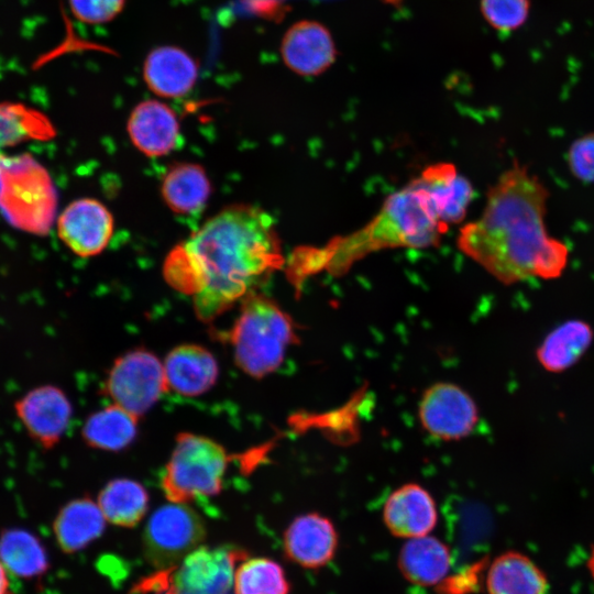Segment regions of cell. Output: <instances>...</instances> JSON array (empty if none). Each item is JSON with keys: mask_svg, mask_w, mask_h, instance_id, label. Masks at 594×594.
<instances>
[{"mask_svg": "<svg viewBox=\"0 0 594 594\" xmlns=\"http://www.w3.org/2000/svg\"><path fill=\"white\" fill-rule=\"evenodd\" d=\"M586 569L592 578V581L594 583V546L592 547L590 553H588V557H587V561H586Z\"/></svg>", "mask_w": 594, "mask_h": 594, "instance_id": "34", "label": "cell"}, {"mask_svg": "<svg viewBox=\"0 0 594 594\" xmlns=\"http://www.w3.org/2000/svg\"><path fill=\"white\" fill-rule=\"evenodd\" d=\"M0 561L9 573L25 581L37 580L50 569L47 551L42 541L21 528L1 531Z\"/></svg>", "mask_w": 594, "mask_h": 594, "instance_id": "24", "label": "cell"}, {"mask_svg": "<svg viewBox=\"0 0 594 594\" xmlns=\"http://www.w3.org/2000/svg\"><path fill=\"white\" fill-rule=\"evenodd\" d=\"M55 130L48 118L22 102H0V150L25 141L51 139Z\"/></svg>", "mask_w": 594, "mask_h": 594, "instance_id": "27", "label": "cell"}, {"mask_svg": "<svg viewBox=\"0 0 594 594\" xmlns=\"http://www.w3.org/2000/svg\"><path fill=\"white\" fill-rule=\"evenodd\" d=\"M418 417L424 430L443 441L471 435L479 424V409L472 396L450 382H438L422 394Z\"/></svg>", "mask_w": 594, "mask_h": 594, "instance_id": "10", "label": "cell"}, {"mask_svg": "<svg viewBox=\"0 0 594 594\" xmlns=\"http://www.w3.org/2000/svg\"><path fill=\"white\" fill-rule=\"evenodd\" d=\"M485 568V561H480L463 571L446 576L438 585L440 594H470L479 588L480 574Z\"/></svg>", "mask_w": 594, "mask_h": 594, "instance_id": "32", "label": "cell"}, {"mask_svg": "<svg viewBox=\"0 0 594 594\" xmlns=\"http://www.w3.org/2000/svg\"><path fill=\"white\" fill-rule=\"evenodd\" d=\"M481 12L497 31L510 32L520 28L529 14V0H481Z\"/></svg>", "mask_w": 594, "mask_h": 594, "instance_id": "29", "label": "cell"}, {"mask_svg": "<svg viewBox=\"0 0 594 594\" xmlns=\"http://www.w3.org/2000/svg\"><path fill=\"white\" fill-rule=\"evenodd\" d=\"M168 389L164 365L146 349L119 356L103 383V393L134 416L146 413Z\"/></svg>", "mask_w": 594, "mask_h": 594, "instance_id": "9", "label": "cell"}, {"mask_svg": "<svg viewBox=\"0 0 594 594\" xmlns=\"http://www.w3.org/2000/svg\"><path fill=\"white\" fill-rule=\"evenodd\" d=\"M286 558L307 570L327 566L339 548V534L330 518L320 513L297 516L283 536Z\"/></svg>", "mask_w": 594, "mask_h": 594, "instance_id": "11", "label": "cell"}, {"mask_svg": "<svg viewBox=\"0 0 594 594\" xmlns=\"http://www.w3.org/2000/svg\"><path fill=\"white\" fill-rule=\"evenodd\" d=\"M284 264L272 217L255 206L233 205L172 251L164 275L174 288L193 296L198 319L210 322Z\"/></svg>", "mask_w": 594, "mask_h": 594, "instance_id": "1", "label": "cell"}, {"mask_svg": "<svg viewBox=\"0 0 594 594\" xmlns=\"http://www.w3.org/2000/svg\"><path fill=\"white\" fill-rule=\"evenodd\" d=\"M143 76L147 87L164 98H180L195 86L198 77L196 61L177 46L152 50L145 58Z\"/></svg>", "mask_w": 594, "mask_h": 594, "instance_id": "18", "label": "cell"}, {"mask_svg": "<svg viewBox=\"0 0 594 594\" xmlns=\"http://www.w3.org/2000/svg\"><path fill=\"white\" fill-rule=\"evenodd\" d=\"M485 586L488 594H546L548 579L528 556L508 550L488 564Z\"/></svg>", "mask_w": 594, "mask_h": 594, "instance_id": "20", "label": "cell"}, {"mask_svg": "<svg viewBox=\"0 0 594 594\" xmlns=\"http://www.w3.org/2000/svg\"><path fill=\"white\" fill-rule=\"evenodd\" d=\"M136 433L138 417L114 404L89 416L82 427L86 443L109 451L127 448Z\"/></svg>", "mask_w": 594, "mask_h": 594, "instance_id": "25", "label": "cell"}, {"mask_svg": "<svg viewBox=\"0 0 594 594\" xmlns=\"http://www.w3.org/2000/svg\"><path fill=\"white\" fill-rule=\"evenodd\" d=\"M9 571L0 561V594H14Z\"/></svg>", "mask_w": 594, "mask_h": 594, "instance_id": "33", "label": "cell"}, {"mask_svg": "<svg viewBox=\"0 0 594 594\" xmlns=\"http://www.w3.org/2000/svg\"><path fill=\"white\" fill-rule=\"evenodd\" d=\"M235 594H289L283 566L268 558L243 560L234 572Z\"/></svg>", "mask_w": 594, "mask_h": 594, "instance_id": "28", "label": "cell"}, {"mask_svg": "<svg viewBox=\"0 0 594 594\" xmlns=\"http://www.w3.org/2000/svg\"><path fill=\"white\" fill-rule=\"evenodd\" d=\"M125 0H68L73 15L87 24L113 20L124 8Z\"/></svg>", "mask_w": 594, "mask_h": 594, "instance_id": "30", "label": "cell"}, {"mask_svg": "<svg viewBox=\"0 0 594 594\" xmlns=\"http://www.w3.org/2000/svg\"><path fill=\"white\" fill-rule=\"evenodd\" d=\"M227 337L237 365L254 378L275 372L287 350L298 341L290 316L273 299L257 293L242 300Z\"/></svg>", "mask_w": 594, "mask_h": 594, "instance_id": "4", "label": "cell"}, {"mask_svg": "<svg viewBox=\"0 0 594 594\" xmlns=\"http://www.w3.org/2000/svg\"><path fill=\"white\" fill-rule=\"evenodd\" d=\"M286 66L301 76H317L336 59V46L328 29L316 21L305 20L292 25L280 45Z\"/></svg>", "mask_w": 594, "mask_h": 594, "instance_id": "15", "label": "cell"}, {"mask_svg": "<svg viewBox=\"0 0 594 594\" xmlns=\"http://www.w3.org/2000/svg\"><path fill=\"white\" fill-rule=\"evenodd\" d=\"M206 538L201 517L189 506L172 503L157 508L143 532L145 560L157 570L177 565Z\"/></svg>", "mask_w": 594, "mask_h": 594, "instance_id": "8", "label": "cell"}, {"mask_svg": "<svg viewBox=\"0 0 594 594\" xmlns=\"http://www.w3.org/2000/svg\"><path fill=\"white\" fill-rule=\"evenodd\" d=\"M105 528L106 518L98 503L87 497L64 505L53 522L56 542L68 554L86 548Z\"/></svg>", "mask_w": 594, "mask_h": 594, "instance_id": "22", "label": "cell"}, {"mask_svg": "<svg viewBox=\"0 0 594 594\" xmlns=\"http://www.w3.org/2000/svg\"><path fill=\"white\" fill-rule=\"evenodd\" d=\"M568 167L583 183H594V132L576 139L568 151Z\"/></svg>", "mask_w": 594, "mask_h": 594, "instance_id": "31", "label": "cell"}, {"mask_svg": "<svg viewBox=\"0 0 594 594\" xmlns=\"http://www.w3.org/2000/svg\"><path fill=\"white\" fill-rule=\"evenodd\" d=\"M128 133L138 150L147 156L169 153L179 139L176 113L158 100L140 102L128 120Z\"/></svg>", "mask_w": 594, "mask_h": 594, "instance_id": "16", "label": "cell"}, {"mask_svg": "<svg viewBox=\"0 0 594 594\" xmlns=\"http://www.w3.org/2000/svg\"><path fill=\"white\" fill-rule=\"evenodd\" d=\"M383 521L387 530L398 538L427 536L438 521L436 502L421 485L404 484L386 498L383 506Z\"/></svg>", "mask_w": 594, "mask_h": 594, "instance_id": "14", "label": "cell"}, {"mask_svg": "<svg viewBox=\"0 0 594 594\" xmlns=\"http://www.w3.org/2000/svg\"><path fill=\"white\" fill-rule=\"evenodd\" d=\"M112 232V215L92 198L70 202L57 220L59 239L73 253L82 257L102 252Z\"/></svg>", "mask_w": 594, "mask_h": 594, "instance_id": "12", "label": "cell"}, {"mask_svg": "<svg viewBox=\"0 0 594 594\" xmlns=\"http://www.w3.org/2000/svg\"><path fill=\"white\" fill-rule=\"evenodd\" d=\"M98 505L106 520L117 526L131 528L145 516L148 509V494L136 481L116 479L101 490Z\"/></svg>", "mask_w": 594, "mask_h": 594, "instance_id": "26", "label": "cell"}, {"mask_svg": "<svg viewBox=\"0 0 594 594\" xmlns=\"http://www.w3.org/2000/svg\"><path fill=\"white\" fill-rule=\"evenodd\" d=\"M211 193L205 169L198 164L182 163L173 166L162 183V195L172 211L188 216L199 212Z\"/></svg>", "mask_w": 594, "mask_h": 594, "instance_id": "23", "label": "cell"}, {"mask_svg": "<svg viewBox=\"0 0 594 594\" xmlns=\"http://www.w3.org/2000/svg\"><path fill=\"white\" fill-rule=\"evenodd\" d=\"M0 209L14 227L45 234L54 220L56 193L47 172L30 156H0Z\"/></svg>", "mask_w": 594, "mask_h": 594, "instance_id": "6", "label": "cell"}, {"mask_svg": "<svg viewBox=\"0 0 594 594\" xmlns=\"http://www.w3.org/2000/svg\"><path fill=\"white\" fill-rule=\"evenodd\" d=\"M452 562L450 548L429 535L407 539L397 558L400 574L418 586L438 585L449 574Z\"/></svg>", "mask_w": 594, "mask_h": 594, "instance_id": "19", "label": "cell"}, {"mask_svg": "<svg viewBox=\"0 0 594 594\" xmlns=\"http://www.w3.org/2000/svg\"><path fill=\"white\" fill-rule=\"evenodd\" d=\"M30 437L42 448H53L65 433L73 414L65 393L55 386L35 387L14 405Z\"/></svg>", "mask_w": 594, "mask_h": 594, "instance_id": "13", "label": "cell"}, {"mask_svg": "<svg viewBox=\"0 0 594 594\" xmlns=\"http://www.w3.org/2000/svg\"><path fill=\"white\" fill-rule=\"evenodd\" d=\"M550 193L517 160L488 189L483 212L459 233V249L504 285L554 279L569 261L564 242L547 232Z\"/></svg>", "mask_w": 594, "mask_h": 594, "instance_id": "3", "label": "cell"}, {"mask_svg": "<svg viewBox=\"0 0 594 594\" xmlns=\"http://www.w3.org/2000/svg\"><path fill=\"white\" fill-rule=\"evenodd\" d=\"M594 331L581 319H570L550 331L536 350L541 367L549 373H562L575 365L590 349Z\"/></svg>", "mask_w": 594, "mask_h": 594, "instance_id": "21", "label": "cell"}, {"mask_svg": "<svg viewBox=\"0 0 594 594\" xmlns=\"http://www.w3.org/2000/svg\"><path fill=\"white\" fill-rule=\"evenodd\" d=\"M473 195V186L454 165H430L392 194L363 228L323 246L298 249L289 260V276L298 283L320 272L341 275L380 250L433 246L451 224L462 221Z\"/></svg>", "mask_w": 594, "mask_h": 594, "instance_id": "2", "label": "cell"}, {"mask_svg": "<svg viewBox=\"0 0 594 594\" xmlns=\"http://www.w3.org/2000/svg\"><path fill=\"white\" fill-rule=\"evenodd\" d=\"M163 365L168 389L186 397L199 396L209 391L216 384L219 373L212 353L197 344L174 348Z\"/></svg>", "mask_w": 594, "mask_h": 594, "instance_id": "17", "label": "cell"}, {"mask_svg": "<svg viewBox=\"0 0 594 594\" xmlns=\"http://www.w3.org/2000/svg\"><path fill=\"white\" fill-rule=\"evenodd\" d=\"M246 559L242 549L229 546H200L187 554L180 564L163 570L151 582L166 594H228L235 563Z\"/></svg>", "mask_w": 594, "mask_h": 594, "instance_id": "7", "label": "cell"}, {"mask_svg": "<svg viewBox=\"0 0 594 594\" xmlns=\"http://www.w3.org/2000/svg\"><path fill=\"white\" fill-rule=\"evenodd\" d=\"M228 462L227 451L218 442L182 432L161 475L162 490L168 501L180 504L216 496L222 490Z\"/></svg>", "mask_w": 594, "mask_h": 594, "instance_id": "5", "label": "cell"}]
</instances>
